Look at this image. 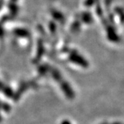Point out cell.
Here are the masks:
<instances>
[{"label": "cell", "instance_id": "obj_1", "mask_svg": "<svg viewBox=\"0 0 124 124\" xmlns=\"http://www.w3.org/2000/svg\"><path fill=\"white\" fill-rule=\"evenodd\" d=\"M62 90H63V91L64 93L68 96V97L70 98V99L74 98L75 94L73 93L72 90L70 87V85L68 84L67 83H63L62 85Z\"/></svg>", "mask_w": 124, "mask_h": 124}, {"label": "cell", "instance_id": "obj_2", "mask_svg": "<svg viewBox=\"0 0 124 124\" xmlns=\"http://www.w3.org/2000/svg\"><path fill=\"white\" fill-rule=\"evenodd\" d=\"M70 59L73 62L77 63V64H79L81 66H88V63L86 62V61L84 60L82 57H79V55H72L70 57Z\"/></svg>", "mask_w": 124, "mask_h": 124}, {"label": "cell", "instance_id": "obj_3", "mask_svg": "<svg viewBox=\"0 0 124 124\" xmlns=\"http://www.w3.org/2000/svg\"><path fill=\"white\" fill-rule=\"evenodd\" d=\"M62 124H70L68 121H63V123H62Z\"/></svg>", "mask_w": 124, "mask_h": 124}]
</instances>
